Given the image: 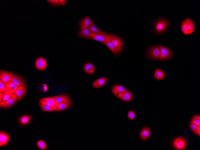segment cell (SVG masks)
<instances>
[{"label":"cell","mask_w":200,"mask_h":150,"mask_svg":"<svg viewBox=\"0 0 200 150\" xmlns=\"http://www.w3.org/2000/svg\"><path fill=\"white\" fill-rule=\"evenodd\" d=\"M5 84L0 80V91L5 92L7 90Z\"/></svg>","instance_id":"37"},{"label":"cell","mask_w":200,"mask_h":150,"mask_svg":"<svg viewBox=\"0 0 200 150\" xmlns=\"http://www.w3.org/2000/svg\"><path fill=\"white\" fill-rule=\"evenodd\" d=\"M35 65L38 70L43 71L48 66V62L43 57H39L36 60Z\"/></svg>","instance_id":"11"},{"label":"cell","mask_w":200,"mask_h":150,"mask_svg":"<svg viewBox=\"0 0 200 150\" xmlns=\"http://www.w3.org/2000/svg\"><path fill=\"white\" fill-rule=\"evenodd\" d=\"M27 90L26 85H23L18 88L15 93L18 97V100H20L24 96L26 93Z\"/></svg>","instance_id":"18"},{"label":"cell","mask_w":200,"mask_h":150,"mask_svg":"<svg viewBox=\"0 0 200 150\" xmlns=\"http://www.w3.org/2000/svg\"><path fill=\"white\" fill-rule=\"evenodd\" d=\"M193 118L197 119L200 120V116L199 115H195L193 117Z\"/></svg>","instance_id":"41"},{"label":"cell","mask_w":200,"mask_h":150,"mask_svg":"<svg viewBox=\"0 0 200 150\" xmlns=\"http://www.w3.org/2000/svg\"><path fill=\"white\" fill-rule=\"evenodd\" d=\"M150 129L148 127H146L143 128L140 133V137L142 140L145 141L149 138L151 135Z\"/></svg>","instance_id":"14"},{"label":"cell","mask_w":200,"mask_h":150,"mask_svg":"<svg viewBox=\"0 0 200 150\" xmlns=\"http://www.w3.org/2000/svg\"><path fill=\"white\" fill-rule=\"evenodd\" d=\"M15 76L14 73L7 71L1 70L0 71V79L5 85L13 82Z\"/></svg>","instance_id":"4"},{"label":"cell","mask_w":200,"mask_h":150,"mask_svg":"<svg viewBox=\"0 0 200 150\" xmlns=\"http://www.w3.org/2000/svg\"><path fill=\"white\" fill-rule=\"evenodd\" d=\"M62 5H65L66 3V1H63V0H60L59 1Z\"/></svg>","instance_id":"40"},{"label":"cell","mask_w":200,"mask_h":150,"mask_svg":"<svg viewBox=\"0 0 200 150\" xmlns=\"http://www.w3.org/2000/svg\"><path fill=\"white\" fill-rule=\"evenodd\" d=\"M40 106L42 110L45 112L55 111L57 109V107L50 106L44 104H41Z\"/></svg>","instance_id":"27"},{"label":"cell","mask_w":200,"mask_h":150,"mask_svg":"<svg viewBox=\"0 0 200 150\" xmlns=\"http://www.w3.org/2000/svg\"><path fill=\"white\" fill-rule=\"evenodd\" d=\"M117 97L123 100L128 102L132 101L133 98V94L129 91L119 93Z\"/></svg>","instance_id":"12"},{"label":"cell","mask_w":200,"mask_h":150,"mask_svg":"<svg viewBox=\"0 0 200 150\" xmlns=\"http://www.w3.org/2000/svg\"><path fill=\"white\" fill-rule=\"evenodd\" d=\"M13 82L18 86H23L25 84L24 81L18 75L15 74V76L13 79Z\"/></svg>","instance_id":"24"},{"label":"cell","mask_w":200,"mask_h":150,"mask_svg":"<svg viewBox=\"0 0 200 150\" xmlns=\"http://www.w3.org/2000/svg\"><path fill=\"white\" fill-rule=\"evenodd\" d=\"M169 25V22L166 19H158L155 22V30L158 34H161L166 31Z\"/></svg>","instance_id":"1"},{"label":"cell","mask_w":200,"mask_h":150,"mask_svg":"<svg viewBox=\"0 0 200 150\" xmlns=\"http://www.w3.org/2000/svg\"><path fill=\"white\" fill-rule=\"evenodd\" d=\"M96 35V34L91 31L88 28L82 29L78 33V37L82 38H92Z\"/></svg>","instance_id":"10"},{"label":"cell","mask_w":200,"mask_h":150,"mask_svg":"<svg viewBox=\"0 0 200 150\" xmlns=\"http://www.w3.org/2000/svg\"><path fill=\"white\" fill-rule=\"evenodd\" d=\"M160 49L158 46H154L150 48L148 51V56L151 59L159 60Z\"/></svg>","instance_id":"8"},{"label":"cell","mask_w":200,"mask_h":150,"mask_svg":"<svg viewBox=\"0 0 200 150\" xmlns=\"http://www.w3.org/2000/svg\"><path fill=\"white\" fill-rule=\"evenodd\" d=\"M181 29L183 33L185 34V35H189V34H191L188 30L184 20L181 23Z\"/></svg>","instance_id":"29"},{"label":"cell","mask_w":200,"mask_h":150,"mask_svg":"<svg viewBox=\"0 0 200 150\" xmlns=\"http://www.w3.org/2000/svg\"><path fill=\"white\" fill-rule=\"evenodd\" d=\"M189 127L191 130L195 134L200 136V125L190 124Z\"/></svg>","instance_id":"26"},{"label":"cell","mask_w":200,"mask_h":150,"mask_svg":"<svg viewBox=\"0 0 200 150\" xmlns=\"http://www.w3.org/2000/svg\"><path fill=\"white\" fill-rule=\"evenodd\" d=\"M108 79L105 77H103L95 81L92 83V86L95 88H101L104 85L107 83Z\"/></svg>","instance_id":"15"},{"label":"cell","mask_w":200,"mask_h":150,"mask_svg":"<svg viewBox=\"0 0 200 150\" xmlns=\"http://www.w3.org/2000/svg\"><path fill=\"white\" fill-rule=\"evenodd\" d=\"M38 147L41 150L46 149L47 146L45 142L42 140H39L37 143Z\"/></svg>","instance_id":"31"},{"label":"cell","mask_w":200,"mask_h":150,"mask_svg":"<svg viewBox=\"0 0 200 150\" xmlns=\"http://www.w3.org/2000/svg\"><path fill=\"white\" fill-rule=\"evenodd\" d=\"M59 103L53 97L42 98L39 101L40 105L44 104L52 107L57 106Z\"/></svg>","instance_id":"9"},{"label":"cell","mask_w":200,"mask_h":150,"mask_svg":"<svg viewBox=\"0 0 200 150\" xmlns=\"http://www.w3.org/2000/svg\"><path fill=\"white\" fill-rule=\"evenodd\" d=\"M188 30L191 33H193L195 30L196 26L195 23L191 19H186L184 20Z\"/></svg>","instance_id":"20"},{"label":"cell","mask_w":200,"mask_h":150,"mask_svg":"<svg viewBox=\"0 0 200 150\" xmlns=\"http://www.w3.org/2000/svg\"><path fill=\"white\" fill-rule=\"evenodd\" d=\"M117 37V36L113 34L105 33L104 34H96L94 37L88 39L99 42L106 45V42L108 40H111L112 38Z\"/></svg>","instance_id":"2"},{"label":"cell","mask_w":200,"mask_h":150,"mask_svg":"<svg viewBox=\"0 0 200 150\" xmlns=\"http://www.w3.org/2000/svg\"><path fill=\"white\" fill-rule=\"evenodd\" d=\"M89 29L93 32L96 34H104L105 32L101 31L97 27L94 22H92V24L88 27Z\"/></svg>","instance_id":"25"},{"label":"cell","mask_w":200,"mask_h":150,"mask_svg":"<svg viewBox=\"0 0 200 150\" xmlns=\"http://www.w3.org/2000/svg\"><path fill=\"white\" fill-rule=\"evenodd\" d=\"M4 94V92L0 91V102H2L3 101Z\"/></svg>","instance_id":"39"},{"label":"cell","mask_w":200,"mask_h":150,"mask_svg":"<svg viewBox=\"0 0 200 150\" xmlns=\"http://www.w3.org/2000/svg\"><path fill=\"white\" fill-rule=\"evenodd\" d=\"M84 69L85 71L88 74H93L95 71L94 65L90 63H87L85 64Z\"/></svg>","instance_id":"21"},{"label":"cell","mask_w":200,"mask_h":150,"mask_svg":"<svg viewBox=\"0 0 200 150\" xmlns=\"http://www.w3.org/2000/svg\"><path fill=\"white\" fill-rule=\"evenodd\" d=\"M128 118L130 120H132L135 119L136 117V114L133 111H129L128 114Z\"/></svg>","instance_id":"34"},{"label":"cell","mask_w":200,"mask_h":150,"mask_svg":"<svg viewBox=\"0 0 200 150\" xmlns=\"http://www.w3.org/2000/svg\"><path fill=\"white\" fill-rule=\"evenodd\" d=\"M93 22V20L89 18H85L82 19L79 24L81 29L88 28Z\"/></svg>","instance_id":"19"},{"label":"cell","mask_w":200,"mask_h":150,"mask_svg":"<svg viewBox=\"0 0 200 150\" xmlns=\"http://www.w3.org/2000/svg\"><path fill=\"white\" fill-rule=\"evenodd\" d=\"M4 92L5 94L3 98V102H5L8 100L10 97L11 95L13 94V92L7 89Z\"/></svg>","instance_id":"32"},{"label":"cell","mask_w":200,"mask_h":150,"mask_svg":"<svg viewBox=\"0 0 200 150\" xmlns=\"http://www.w3.org/2000/svg\"><path fill=\"white\" fill-rule=\"evenodd\" d=\"M128 91L121 85H116L112 88V91L113 94L117 96V95Z\"/></svg>","instance_id":"17"},{"label":"cell","mask_w":200,"mask_h":150,"mask_svg":"<svg viewBox=\"0 0 200 150\" xmlns=\"http://www.w3.org/2000/svg\"><path fill=\"white\" fill-rule=\"evenodd\" d=\"M10 137L9 135L3 131L0 132V146L5 145L9 142Z\"/></svg>","instance_id":"16"},{"label":"cell","mask_w":200,"mask_h":150,"mask_svg":"<svg viewBox=\"0 0 200 150\" xmlns=\"http://www.w3.org/2000/svg\"><path fill=\"white\" fill-rule=\"evenodd\" d=\"M49 3L51 5L55 6H58L61 5L59 1L57 0H50V1H48Z\"/></svg>","instance_id":"35"},{"label":"cell","mask_w":200,"mask_h":150,"mask_svg":"<svg viewBox=\"0 0 200 150\" xmlns=\"http://www.w3.org/2000/svg\"><path fill=\"white\" fill-rule=\"evenodd\" d=\"M48 89V86L46 84H43L42 85L41 90L44 92V93L47 91Z\"/></svg>","instance_id":"38"},{"label":"cell","mask_w":200,"mask_h":150,"mask_svg":"<svg viewBox=\"0 0 200 150\" xmlns=\"http://www.w3.org/2000/svg\"><path fill=\"white\" fill-rule=\"evenodd\" d=\"M154 76L158 80H162L165 77L164 72L159 69H157L155 70L154 72Z\"/></svg>","instance_id":"23"},{"label":"cell","mask_w":200,"mask_h":150,"mask_svg":"<svg viewBox=\"0 0 200 150\" xmlns=\"http://www.w3.org/2000/svg\"><path fill=\"white\" fill-rule=\"evenodd\" d=\"M57 102L59 103L64 102L71 104V102L70 98L67 95L62 94L53 96Z\"/></svg>","instance_id":"13"},{"label":"cell","mask_w":200,"mask_h":150,"mask_svg":"<svg viewBox=\"0 0 200 150\" xmlns=\"http://www.w3.org/2000/svg\"><path fill=\"white\" fill-rule=\"evenodd\" d=\"M5 85L7 90L15 94L17 90L19 87V86L15 85L13 82L6 84Z\"/></svg>","instance_id":"22"},{"label":"cell","mask_w":200,"mask_h":150,"mask_svg":"<svg viewBox=\"0 0 200 150\" xmlns=\"http://www.w3.org/2000/svg\"><path fill=\"white\" fill-rule=\"evenodd\" d=\"M106 45L112 51V53H115V47H114L111 40H108V41H107L106 44Z\"/></svg>","instance_id":"33"},{"label":"cell","mask_w":200,"mask_h":150,"mask_svg":"<svg viewBox=\"0 0 200 150\" xmlns=\"http://www.w3.org/2000/svg\"><path fill=\"white\" fill-rule=\"evenodd\" d=\"M174 148L178 150H182L185 148L187 145V142L185 138L182 137L176 138L173 141Z\"/></svg>","instance_id":"7"},{"label":"cell","mask_w":200,"mask_h":150,"mask_svg":"<svg viewBox=\"0 0 200 150\" xmlns=\"http://www.w3.org/2000/svg\"><path fill=\"white\" fill-rule=\"evenodd\" d=\"M70 106V104L64 102L59 103L57 106V109L56 111L59 112L64 110L69 107Z\"/></svg>","instance_id":"28"},{"label":"cell","mask_w":200,"mask_h":150,"mask_svg":"<svg viewBox=\"0 0 200 150\" xmlns=\"http://www.w3.org/2000/svg\"><path fill=\"white\" fill-rule=\"evenodd\" d=\"M160 49V59L161 60H166L170 59L173 55L172 51L168 48L161 45H158Z\"/></svg>","instance_id":"3"},{"label":"cell","mask_w":200,"mask_h":150,"mask_svg":"<svg viewBox=\"0 0 200 150\" xmlns=\"http://www.w3.org/2000/svg\"><path fill=\"white\" fill-rule=\"evenodd\" d=\"M190 124L200 125V120L193 118L191 121Z\"/></svg>","instance_id":"36"},{"label":"cell","mask_w":200,"mask_h":150,"mask_svg":"<svg viewBox=\"0 0 200 150\" xmlns=\"http://www.w3.org/2000/svg\"><path fill=\"white\" fill-rule=\"evenodd\" d=\"M112 44L115 48L114 54L117 55L119 54L123 49L124 43L120 37H117L111 39Z\"/></svg>","instance_id":"5"},{"label":"cell","mask_w":200,"mask_h":150,"mask_svg":"<svg viewBox=\"0 0 200 150\" xmlns=\"http://www.w3.org/2000/svg\"><path fill=\"white\" fill-rule=\"evenodd\" d=\"M18 99V96L13 93L8 100L0 103V107L2 108H9L14 105Z\"/></svg>","instance_id":"6"},{"label":"cell","mask_w":200,"mask_h":150,"mask_svg":"<svg viewBox=\"0 0 200 150\" xmlns=\"http://www.w3.org/2000/svg\"><path fill=\"white\" fill-rule=\"evenodd\" d=\"M31 117L29 116H24L21 117L20 119V123L22 124H26L29 123Z\"/></svg>","instance_id":"30"}]
</instances>
